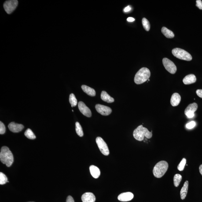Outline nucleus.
<instances>
[{
  "label": "nucleus",
  "mask_w": 202,
  "mask_h": 202,
  "mask_svg": "<svg viewBox=\"0 0 202 202\" xmlns=\"http://www.w3.org/2000/svg\"><path fill=\"white\" fill-rule=\"evenodd\" d=\"M0 159L3 163L6 165L7 167H9L14 162L13 154L6 146H3L0 152Z\"/></svg>",
  "instance_id": "obj_1"
},
{
  "label": "nucleus",
  "mask_w": 202,
  "mask_h": 202,
  "mask_svg": "<svg viewBox=\"0 0 202 202\" xmlns=\"http://www.w3.org/2000/svg\"><path fill=\"white\" fill-rule=\"evenodd\" d=\"M133 135L137 141H141L143 140L145 137L148 138H151L152 136V131L150 132L146 128L141 125L133 131Z\"/></svg>",
  "instance_id": "obj_2"
},
{
  "label": "nucleus",
  "mask_w": 202,
  "mask_h": 202,
  "mask_svg": "<svg viewBox=\"0 0 202 202\" xmlns=\"http://www.w3.org/2000/svg\"><path fill=\"white\" fill-rule=\"evenodd\" d=\"M150 76L151 72L146 67H143L136 74L134 81L137 84H141L148 80Z\"/></svg>",
  "instance_id": "obj_3"
},
{
  "label": "nucleus",
  "mask_w": 202,
  "mask_h": 202,
  "mask_svg": "<svg viewBox=\"0 0 202 202\" xmlns=\"http://www.w3.org/2000/svg\"><path fill=\"white\" fill-rule=\"evenodd\" d=\"M168 167V163L167 162L164 161H159L153 168V173L154 176L156 178H161L166 173Z\"/></svg>",
  "instance_id": "obj_4"
},
{
  "label": "nucleus",
  "mask_w": 202,
  "mask_h": 202,
  "mask_svg": "<svg viewBox=\"0 0 202 202\" xmlns=\"http://www.w3.org/2000/svg\"><path fill=\"white\" fill-rule=\"evenodd\" d=\"M173 55L179 59L190 61L192 60L191 55L187 51L179 48H175L172 51Z\"/></svg>",
  "instance_id": "obj_5"
},
{
  "label": "nucleus",
  "mask_w": 202,
  "mask_h": 202,
  "mask_svg": "<svg viewBox=\"0 0 202 202\" xmlns=\"http://www.w3.org/2000/svg\"><path fill=\"white\" fill-rule=\"evenodd\" d=\"M96 142L98 146L99 149L103 155L108 156L109 154V151L108 145L101 137H97L96 138Z\"/></svg>",
  "instance_id": "obj_6"
},
{
  "label": "nucleus",
  "mask_w": 202,
  "mask_h": 202,
  "mask_svg": "<svg viewBox=\"0 0 202 202\" xmlns=\"http://www.w3.org/2000/svg\"><path fill=\"white\" fill-rule=\"evenodd\" d=\"M18 4V1L16 0L7 1L4 4V9L8 14H11L15 10Z\"/></svg>",
  "instance_id": "obj_7"
},
{
  "label": "nucleus",
  "mask_w": 202,
  "mask_h": 202,
  "mask_svg": "<svg viewBox=\"0 0 202 202\" xmlns=\"http://www.w3.org/2000/svg\"><path fill=\"white\" fill-rule=\"evenodd\" d=\"M163 64L165 68L170 74H174L177 71V67L174 63L169 59L164 58L163 59Z\"/></svg>",
  "instance_id": "obj_8"
},
{
  "label": "nucleus",
  "mask_w": 202,
  "mask_h": 202,
  "mask_svg": "<svg viewBox=\"0 0 202 202\" xmlns=\"http://www.w3.org/2000/svg\"><path fill=\"white\" fill-rule=\"evenodd\" d=\"M95 108L97 112L104 116H108L112 112V109L109 107L100 104H96Z\"/></svg>",
  "instance_id": "obj_9"
},
{
  "label": "nucleus",
  "mask_w": 202,
  "mask_h": 202,
  "mask_svg": "<svg viewBox=\"0 0 202 202\" xmlns=\"http://www.w3.org/2000/svg\"><path fill=\"white\" fill-rule=\"evenodd\" d=\"M78 108L80 111L84 116L87 117H90L92 116L91 111L90 108L86 106L84 103L82 101H79L78 104Z\"/></svg>",
  "instance_id": "obj_10"
},
{
  "label": "nucleus",
  "mask_w": 202,
  "mask_h": 202,
  "mask_svg": "<svg viewBox=\"0 0 202 202\" xmlns=\"http://www.w3.org/2000/svg\"><path fill=\"white\" fill-rule=\"evenodd\" d=\"M8 128L13 133H19L21 131L24 127L22 124L12 122L8 125Z\"/></svg>",
  "instance_id": "obj_11"
},
{
  "label": "nucleus",
  "mask_w": 202,
  "mask_h": 202,
  "mask_svg": "<svg viewBox=\"0 0 202 202\" xmlns=\"http://www.w3.org/2000/svg\"><path fill=\"white\" fill-rule=\"evenodd\" d=\"M134 198V195L130 192H125L121 193L118 196V200L121 201L126 202L130 201Z\"/></svg>",
  "instance_id": "obj_12"
},
{
  "label": "nucleus",
  "mask_w": 202,
  "mask_h": 202,
  "mask_svg": "<svg viewBox=\"0 0 202 202\" xmlns=\"http://www.w3.org/2000/svg\"><path fill=\"white\" fill-rule=\"evenodd\" d=\"M83 202H95L96 197L93 193L91 192H86L82 195L81 197Z\"/></svg>",
  "instance_id": "obj_13"
},
{
  "label": "nucleus",
  "mask_w": 202,
  "mask_h": 202,
  "mask_svg": "<svg viewBox=\"0 0 202 202\" xmlns=\"http://www.w3.org/2000/svg\"><path fill=\"white\" fill-rule=\"evenodd\" d=\"M181 96L178 93H174L171 96L170 103L173 106H178L181 102Z\"/></svg>",
  "instance_id": "obj_14"
},
{
  "label": "nucleus",
  "mask_w": 202,
  "mask_h": 202,
  "mask_svg": "<svg viewBox=\"0 0 202 202\" xmlns=\"http://www.w3.org/2000/svg\"><path fill=\"white\" fill-rule=\"evenodd\" d=\"M196 80V76L191 74L186 76L183 80V82L185 85H189L195 83Z\"/></svg>",
  "instance_id": "obj_15"
},
{
  "label": "nucleus",
  "mask_w": 202,
  "mask_h": 202,
  "mask_svg": "<svg viewBox=\"0 0 202 202\" xmlns=\"http://www.w3.org/2000/svg\"><path fill=\"white\" fill-rule=\"evenodd\" d=\"M90 171L91 174L93 178H99L100 175L99 169L96 166L92 165L90 166Z\"/></svg>",
  "instance_id": "obj_16"
},
{
  "label": "nucleus",
  "mask_w": 202,
  "mask_h": 202,
  "mask_svg": "<svg viewBox=\"0 0 202 202\" xmlns=\"http://www.w3.org/2000/svg\"><path fill=\"white\" fill-rule=\"evenodd\" d=\"M101 98L103 101L108 103H112L114 101V99L111 97L105 91H102L101 92Z\"/></svg>",
  "instance_id": "obj_17"
},
{
  "label": "nucleus",
  "mask_w": 202,
  "mask_h": 202,
  "mask_svg": "<svg viewBox=\"0 0 202 202\" xmlns=\"http://www.w3.org/2000/svg\"><path fill=\"white\" fill-rule=\"evenodd\" d=\"M81 88L83 91L88 95L91 96V97H94L96 96V91L94 89L86 85H82Z\"/></svg>",
  "instance_id": "obj_18"
},
{
  "label": "nucleus",
  "mask_w": 202,
  "mask_h": 202,
  "mask_svg": "<svg viewBox=\"0 0 202 202\" xmlns=\"http://www.w3.org/2000/svg\"><path fill=\"white\" fill-rule=\"evenodd\" d=\"M188 185H189V182L188 181H186L184 183L183 187L181 189L180 195H181V198L182 200L185 199L187 194Z\"/></svg>",
  "instance_id": "obj_19"
},
{
  "label": "nucleus",
  "mask_w": 202,
  "mask_h": 202,
  "mask_svg": "<svg viewBox=\"0 0 202 202\" xmlns=\"http://www.w3.org/2000/svg\"><path fill=\"white\" fill-rule=\"evenodd\" d=\"M198 104L196 103H193L190 104L188 106L185 111V115L189 113H194L196 110L198 108Z\"/></svg>",
  "instance_id": "obj_20"
},
{
  "label": "nucleus",
  "mask_w": 202,
  "mask_h": 202,
  "mask_svg": "<svg viewBox=\"0 0 202 202\" xmlns=\"http://www.w3.org/2000/svg\"><path fill=\"white\" fill-rule=\"evenodd\" d=\"M161 32L163 35L168 38H173L174 37L173 32L165 27H162Z\"/></svg>",
  "instance_id": "obj_21"
},
{
  "label": "nucleus",
  "mask_w": 202,
  "mask_h": 202,
  "mask_svg": "<svg viewBox=\"0 0 202 202\" xmlns=\"http://www.w3.org/2000/svg\"><path fill=\"white\" fill-rule=\"evenodd\" d=\"M76 131L77 134L79 136L82 137L83 136L84 133L82 127L79 123L77 122L76 123Z\"/></svg>",
  "instance_id": "obj_22"
},
{
  "label": "nucleus",
  "mask_w": 202,
  "mask_h": 202,
  "mask_svg": "<svg viewBox=\"0 0 202 202\" xmlns=\"http://www.w3.org/2000/svg\"><path fill=\"white\" fill-rule=\"evenodd\" d=\"M182 180V176L180 174H176L174 175L173 178L174 184L176 187H178L180 185Z\"/></svg>",
  "instance_id": "obj_23"
},
{
  "label": "nucleus",
  "mask_w": 202,
  "mask_h": 202,
  "mask_svg": "<svg viewBox=\"0 0 202 202\" xmlns=\"http://www.w3.org/2000/svg\"><path fill=\"white\" fill-rule=\"evenodd\" d=\"M25 136L27 138L30 139H35L36 138V137L35 136V134H34L31 130L29 128L27 129L24 133Z\"/></svg>",
  "instance_id": "obj_24"
},
{
  "label": "nucleus",
  "mask_w": 202,
  "mask_h": 202,
  "mask_svg": "<svg viewBox=\"0 0 202 202\" xmlns=\"http://www.w3.org/2000/svg\"><path fill=\"white\" fill-rule=\"evenodd\" d=\"M69 101L72 107L76 106L77 104V100L76 98L75 95L72 93L70 95Z\"/></svg>",
  "instance_id": "obj_25"
},
{
  "label": "nucleus",
  "mask_w": 202,
  "mask_h": 202,
  "mask_svg": "<svg viewBox=\"0 0 202 202\" xmlns=\"http://www.w3.org/2000/svg\"><path fill=\"white\" fill-rule=\"evenodd\" d=\"M143 27L146 31H149L150 29V24L149 22L145 18H143L142 20Z\"/></svg>",
  "instance_id": "obj_26"
},
{
  "label": "nucleus",
  "mask_w": 202,
  "mask_h": 202,
  "mask_svg": "<svg viewBox=\"0 0 202 202\" xmlns=\"http://www.w3.org/2000/svg\"><path fill=\"white\" fill-rule=\"evenodd\" d=\"M8 178L3 173H0V184L1 185H4L8 182Z\"/></svg>",
  "instance_id": "obj_27"
},
{
  "label": "nucleus",
  "mask_w": 202,
  "mask_h": 202,
  "mask_svg": "<svg viewBox=\"0 0 202 202\" xmlns=\"http://www.w3.org/2000/svg\"><path fill=\"white\" fill-rule=\"evenodd\" d=\"M186 159L183 158L181 161V163L178 166V170L180 171H183L185 168V165L186 164Z\"/></svg>",
  "instance_id": "obj_28"
},
{
  "label": "nucleus",
  "mask_w": 202,
  "mask_h": 202,
  "mask_svg": "<svg viewBox=\"0 0 202 202\" xmlns=\"http://www.w3.org/2000/svg\"><path fill=\"white\" fill-rule=\"evenodd\" d=\"M5 125L2 122H0V134H3L5 132Z\"/></svg>",
  "instance_id": "obj_29"
},
{
  "label": "nucleus",
  "mask_w": 202,
  "mask_h": 202,
  "mask_svg": "<svg viewBox=\"0 0 202 202\" xmlns=\"http://www.w3.org/2000/svg\"><path fill=\"white\" fill-rule=\"evenodd\" d=\"M196 123L195 122L192 121H191L190 123H188L186 125V127L188 129H192L194 128L196 126Z\"/></svg>",
  "instance_id": "obj_30"
},
{
  "label": "nucleus",
  "mask_w": 202,
  "mask_h": 202,
  "mask_svg": "<svg viewBox=\"0 0 202 202\" xmlns=\"http://www.w3.org/2000/svg\"><path fill=\"white\" fill-rule=\"evenodd\" d=\"M196 6L201 10H202V1L201 0L196 1Z\"/></svg>",
  "instance_id": "obj_31"
},
{
  "label": "nucleus",
  "mask_w": 202,
  "mask_h": 202,
  "mask_svg": "<svg viewBox=\"0 0 202 202\" xmlns=\"http://www.w3.org/2000/svg\"><path fill=\"white\" fill-rule=\"evenodd\" d=\"M196 93L197 96L200 98H202V90H197L196 91Z\"/></svg>",
  "instance_id": "obj_32"
},
{
  "label": "nucleus",
  "mask_w": 202,
  "mask_h": 202,
  "mask_svg": "<svg viewBox=\"0 0 202 202\" xmlns=\"http://www.w3.org/2000/svg\"><path fill=\"white\" fill-rule=\"evenodd\" d=\"M66 202H75L73 198L71 196H69L67 197Z\"/></svg>",
  "instance_id": "obj_33"
},
{
  "label": "nucleus",
  "mask_w": 202,
  "mask_h": 202,
  "mask_svg": "<svg viewBox=\"0 0 202 202\" xmlns=\"http://www.w3.org/2000/svg\"><path fill=\"white\" fill-rule=\"evenodd\" d=\"M131 7L130 6H128L124 8V9H123V11H124V12H127L130 11L131 10Z\"/></svg>",
  "instance_id": "obj_34"
},
{
  "label": "nucleus",
  "mask_w": 202,
  "mask_h": 202,
  "mask_svg": "<svg viewBox=\"0 0 202 202\" xmlns=\"http://www.w3.org/2000/svg\"><path fill=\"white\" fill-rule=\"evenodd\" d=\"M134 19L133 18V17H128V18H127V21L128 22H130L134 21Z\"/></svg>",
  "instance_id": "obj_35"
},
{
  "label": "nucleus",
  "mask_w": 202,
  "mask_h": 202,
  "mask_svg": "<svg viewBox=\"0 0 202 202\" xmlns=\"http://www.w3.org/2000/svg\"><path fill=\"white\" fill-rule=\"evenodd\" d=\"M199 171H200V172L202 176V164L200 165L199 167Z\"/></svg>",
  "instance_id": "obj_36"
},
{
  "label": "nucleus",
  "mask_w": 202,
  "mask_h": 202,
  "mask_svg": "<svg viewBox=\"0 0 202 202\" xmlns=\"http://www.w3.org/2000/svg\"></svg>",
  "instance_id": "obj_37"
}]
</instances>
